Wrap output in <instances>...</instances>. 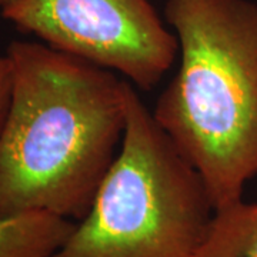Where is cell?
<instances>
[{
    "mask_svg": "<svg viewBox=\"0 0 257 257\" xmlns=\"http://www.w3.org/2000/svg\"><path fill=\"white\" fill-rule=\"evenodd\" d=\"M0 130V219L46 211L80 220L119 153L126 80L49 45L12 42Z\"/></svg>",
    "mask_w": 257,
    "mask_h": 257,
    "instance_id": "obj_1",
    "label": "cell"
},
{
    "mask_svg": "<svg viewBox=\"0 0 257 257\" xmlns=\"http://www.w3.org/2000/svg\"><path fill=\"white\" fill-rule=\"evenodd\" d=\"M165 16L180 63L152 113L217 210L257 176V3L167 0Z\"/></svg>",
    "mask_w": 257,
    "mask_h": 257,
    "instance_id": "obj_2",
    "label": "cell"
},
{
    "mask_svg": "<svg viewBox=\"0 0 257 257\" xmlns=\"http://www.w3.org/2000/svg\"><path fill=\"white\" fill-rule=\"evenodd\" d=\"M196 257H257V203L237 200L214 210Z\"/></svg>",
    "mask_w": 257,
    "mask_h": 257,
    "instance_id": "obj_6",
    "label": "cell"
},
{
    "mask_svg": "<svg viewBox=\"0 0 257 257\" xmlns=\"http://www.w3.org/2000/svg\"><path fill=\"white\" fill-rule=\"evenodd\" d=\"M15 28L67 55L156 87L179 59V40L153 0H16L2 10Z\"/></svg>",
    "mask_w": 257,
    "mask_h": 257,
    "instance_id": "obj_4",
    "label": "cell"
},
{
    "mask_svg": "<svg viewBox=\"0 0 257 257\" xmlns=\"http://www.w3.org/2000/svg\"><path fill=\"white\" fill-rule=\"evenodd\" d=\"M126 128L90 210L50 257H196L214 207L200 173L126 80Z\"/></svg>",
    "mask_w": 257,
    "mask_h": 257,
    "instance_id": "obj_3",
    "label": "cell"
},
{
    "mask_svg": "<svg viewBox=\"0 0 257 257\" xmlns=\"http://www.w3.org/2000/svg\"><path fill=\"white\" fill-rule=\"evenodd\" d=\"M13 89V67L9 56L0 57V130L9 110Z\"/></svg>",
    "mask_w": 257,
    "mask_h": 257,
    "instance_id": "obj_7",
    "label": "cell"
},
{
    "mask_svg": "<svg viewBox=\"0 0 257 257\" xmlns=\"http://www.w3.org/2000/svg\"><path fill=\"white\" fill-rule=\"evenodd\" d=\"M74 227V220L46 211L2 217L0 257H50Z\"/></svg>",
    "mask_w": 257,
    "mask_h": 257,
    "instance_id": "obj_5",
    "label": "cell"
},
{
    "mask_svg": "<svg viewBox=\"0 0 257 257\" xmlns=\"http://www.w3.org/2000/svg\"><path fill=\"white\" fill-rule=\"evenodd\" d=\"M13 2H16V0H0V12L5 9L6 6H9L10 3H13Z\"/></svg>",
    "mask_w": 257,
    "mask_h": 257,
    "instance_id": "obj_8",
    "label": "cell"
}]
</instances>
